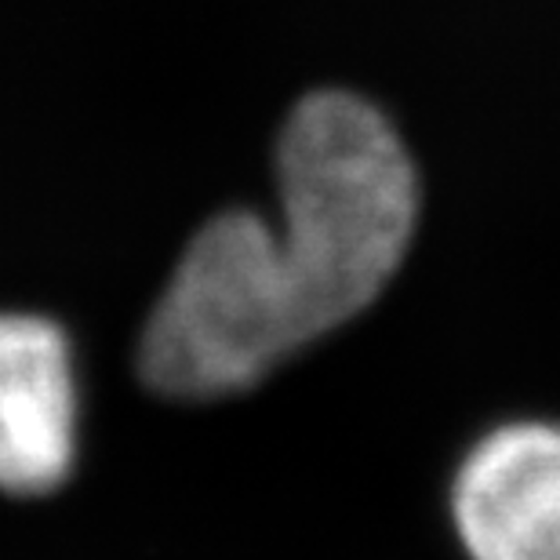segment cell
<instances>
[{"label":"cell","mask_w":560,"mask_h":560,"mask_svg":"<svg viewBox=\"0 0 560 560\" xmlns=\"http://www.w3.org/2000/svg\"><path fill=\"white\" fill-rule=\"evenodd\" d=\"M310 342L273 219L248 208L200 226L142 328L139 372L156 394H241Z\"/></svg>","instance_id":"cell-2"},{"label":"cell","mask_w":560,"mask_h":560,"mask_svg":"<svg viewBox=\"0 0 560 560\" xmlns=\"http://www.w3.org/2000/svg\"><path fill=\"white\" fill-rule=\"evenodd\" d=\"M469 560H560V422H506L469 447L452 485Z\"/></svg>","instance_id":"cell-3"},{"label":"cell","mask_w":560,"mask_h":560,"mask_svg":"<svg viewBox=\"0 0 560 560\" xmlns=\"http://www.w3.org/2000/svg\"><path fill=\"white\" fill-rule=\"evenodd\" d=\"M77 419L66 331L37 313H0V491L59 488L77 458Z\"/></svg>","instance_id":"cell-4"},{"label":"cell","mask_w":560,"mask_h":560,"mask_svg":"<svg viewBox=\"0 0 560 560\" xmlns=\"http://www.w3.org/2000/svg\"><path fill=\"white\" fill-rule=\"evenodd\" d=\"M416 222V164L372 103L317 92L291 109L277 142L273 226L310 342L383 295Z\"/></svg>","instance_id":"cell-1"}]
</instances>
